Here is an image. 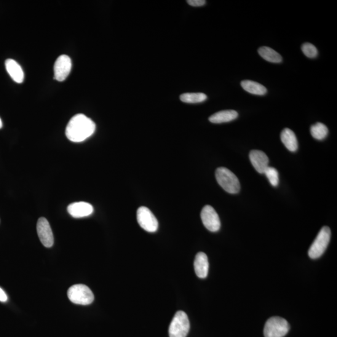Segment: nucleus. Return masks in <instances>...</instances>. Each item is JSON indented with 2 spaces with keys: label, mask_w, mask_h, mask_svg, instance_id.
Here are the masks:
<instances>
[{
  "label": "nucleus",
  "mask_w": 337,
  "mask_h": 337,
  "mask_svg": "<svg viewBox=\"0 0 337 337\" xmlns=\"http://www.w3.org/2000/svg\"><path fill=\"white\" fill-rule=\"evenodd\" d=\"M96 124L92 119L82 114L75 115L66 128V136L74 143L84 141L95 133Z\"/></svg>",
  "instance_id": "1"
},
{
  "label": "nucleus",
  "mask_w": 337,
  "mask_h": 337,
  "mask_svg": "<svg viewBox=\"0 0 337 337\" xmlns=\"http://www.w3.org/2000/svg\"><path fill=\"white\" fill-rule=\"evenodd\" d=\"M216 180L223 189L230 194H237L240 191L239 179L232 171L226 167H219L216 171Z\"/></svg>",
  "instance_id": "2"
},
{
  "label": "nucleus",
  "mask_w": 337,
  "mask_h": 337,
  "mask_svg": "<svg viewBox=\"0 0 337 337\" xmlns=\"http://www.w3.org/2000/svg\"><path fill=\"white\" fill-rule=\"evenodd\" d=\"M331 231L328 227H323L309 250V256L312 259L320 258L325 252L330 242Z\"/></svg>",
  "instance_id": "3"
},
{
  "label": "nucleus",
  "mask_w": 337,
  "mask_h": 337,
  "mask_svg": "<svg viewBox=\"0 0 337 337\" xmlns=\"http://www.w3.org/2000/svg\"><path fill=\"white\" fill-rule=\"evenodd\" d=\"M290 330V325L287 320L279 317L270 318L265 325V337H283Z\"/></svg>",
  "instance_id": "4"
},
{
  "label": "nucleus",
  "mask_w": 337,
  "mask_h": 337,
  "mask_svg": "<svg viewBox=\"0 0 337 337\" xmlns=\"http://www.w3.org/2000/svg\"><path fill=\"white\" fill-rule=\"evenodd\" d=\"M68 297L73 303L82 306H88L92 304L95 299L93 291L83 284L72 286L68 289Z\"/></svg>",
  "instance_id": "5"
},
{
  "label": "nucleus",
  "mask_w": 337,
  "mask_h": 337,
  "mask_svg": "<svg viewBox=\"0 0 337 337\" xmlns=\"http://www.w3.org/2000/svg\"><path fill=\"white\" fill-rule=\"evenodd\" d=\"M190 330V322L185 312L178 311L173 318L168 335L170 337H186Z\"/></svg>",
  "instance_id": "6"
},
{
  "label": "nucleus",
  "mask_w": 337,
  "mask_h": 337,
  "mask_svg": "<svg viewBox=\"0 0 337 337\" xmlns=\"http://www.w3.org/2000/svg\"><path fill=\"white\" fill-rule=\"evenodd\" d=\"M137 220L141 228L147 232H155L158 229V221L148 207L142 206L138 208Z\"/></svg>",
  "instance_id": "7"
},
{
  "label": "nucleus",
  "mask_w": 337,
  "mask_h": 337,
  "mask_svg": "<svg viewBox=\"0 0 337 337\" xmlns=\"http://www.w3.org/2000/svg\"><path fill=\"white\" fill-rule=\"evenodd\" d=\"M200 218L203 224L208 231L216 232L220 229V219L212 206L208 205L204 206L200 213Z\"/></svg>",
  "instance_id": "8"
},
{
  "label": "nucleus",
  "mask_w": 337,
  "mask_h": 337,
  "mask_svg": "<svg viewBox=\"0 0 337 337\" xmlns=\"http://www.w3.org/2000/svg\"><path fill=\"white\" fill-rule=\"evenodd\" d=\"M36 229L42 244L48 248L52 247L54 243V237L47 219L45 218H39L37 221Z\"/></svg>",
  "instance_id": "9"
},
{
  "label": "nucleus",
  "mask_w": 337,
  "mask_h": 337,
  "mask_svg": "<svg viewBox=\"0 0 337 337\" xmlns=\"http://www.w3.org/2000/svg\"><path fill=\"white\" fill-rule=\"evenodd\" d=\"M72 68L71 58L67 55L59 56L54 65V77L58 81H63L70 73Z\"/></svg>",
  "instance_id": "10"
},
{
  "label": "nucleus",
  "mask_w": 337,
  "mask_h": 337,
  "mask_svg": "<svg viewBox=\"0 0 337 337\" xmlns=\"http://www.w3.org/2000/svg\"><path fill=\"white\" fill-rule=\"evenodd\" d=\"M68 211L69 215L73 218H82L92 215L94 208L93 205L89 203L77 202L69 205Z\"/></svg>",
  "instance_id": "11"
},
{
  "label": "nucleus",
  "mask_w": 337,
  "mask_h": 337,
  "mask_svg": "<svg viewBox=\"0 0 337 337\" xmlns=\"http://www.w3.org/2000/svg\"><path fill=\"white\" fill-rule=\"evenodd\" d=\"M251 163L259 173L264 174L269 167V160L266 153L259 150H252L249 154Z\"/></svg>",
  "instance_id": "12"
},
{
  "label": "nucleus",
  "mask_w": 337,
  "mask_h": 337,
  "mask_svg": "<svg viewBox=\"0 0 337 337\" xmlns=\"http://www.w3.org/2000/svg\"><path fill=\"white\" fill-rule=\"evenodd\" d=\"M194 270L197 276L200 279H205L207 277L208 272V264L207 256L204 252H199L197 254L194 261Z\"/></svg>",
  "instance_id": "13"
},
{
  "label": "nucleus",
  "mask_w": 337,
  "mask_h": 337,
  "mask_svg": "<svg viewBox=\"0 0 337 337\" xmlns=\"http://www.w3.org/2000/svg\"><path fill=\"white\" fill-rule=\"evenodd\" d=\"M5 66L8 73L13 79V81L17 83H21L24 81V72L22 68L17 61L13 59H8L5 61Z\"/></svg>",
  "instance_id": "14"
},
{
  "label": "nucleus",
  "mask_w": 337,
  "mask_h": 337,
  "mask_svg": "<svg viewBox=\"0 0 337 337\" xmlns=\"http://www.w3.org/2000/svg\"><path fill=\"white\" fill-rule=\"evenodd\" d=\"M281 141L288 150L296 152L298 149V141L295 133L288 128H285L280 135Z\"/></svg>",
  "instance_id": "15"
},
{
  "label": "nucleus",
  "mask_w": 337,
  "mask_h": 337,
  "mask_svg": "<svg viewBox=\"0 0 337 337\" xmlns=\"http://www.w3.org/2000/svg\"><path fill=\"white\" fill-rule=\"evenodd\" d=\"M238 112L234 110L221 111L214 114L209 117L208 120L215 124H221V123L228 122L233 121L237 118Z\"/></svg>",
  "instance_id": "16"
},
{
  "label": "nucleus",
  "mask_w": 337,
  "mask_h": 337,
  "mask_svg": "<svg viewBox=\"0 0 337 337\" xmlns=\"http://www.w3.org/2000/svg\"><path fill=\"white\" fill-rule=\"evenodd\" d=\"M241 87L246 92L255 95L263 96L267 92L266 88L259 82L250 80H245L241 82Z\"/></svg>",
  "instance_id": "17"
},
{
  "label": "nucleus",
  "mask_w": 337,
  "mask_h": 337,
  "mask_svg": "<svg viewBox=\"0 0 337 337\" xmlns=\"http://www.w3.org/2000/svg\"><path fill=\"white\" fill-rule=\"evenodd\" d=\"M259 55L265 60L270 63H279L282 61V57L279 53L275 52L271 48L262 47L258 50Z\"/></svg>",
  "instance_id": "18"
},
{
  "label": "nucleus",
  "mask_w": 337,
  "mask_h": 337,
  "mask_svg": "<svg viewBox=\"0 0 337 337\" xmlns=\"http://www.w3.org/2000/svg\"><path fill=\"white\" fill-rule=\"evenodd\" d=\"M207 96L204 93H184L180 96V100L183 103L195 104L204 102L207 100Z\"/></svg>",
  "instance_id": "19"
},
{
  "label": "nucleus",
  "mask_w": 337,
  "mask_h": 337,
  "mask_svg": "<svg viewBox=\"0 0 337 337\" xmlns=\"http://www.w3.org/2000/svg\"><path fill=\"white\" fill-rule=\"evenodd\" d=\"M310 133L312 137L317 140H323L327 137L328 130L327 127L323 123L317 122L312 125L310 128Z\"/></svg>",
  "instance_id": "20"
},
{
  "label": "nucleus",
  "mask_w": 337,
  "mask_h": 337,
  "mask_svg": "<svg viewBox=\"0 0 337 337\" xmlns=\"http://www.w3.org/2000/svg\"><path fill=\"white\" fill-rule=\"evenodd\" d=\"M265 175L268 179L270 183L274 187H276L279 183V173L276 168L272 167H268L265 171Z\"/></svg>",
  "instance_id": "21"
},
{
  "label": "nucleus",
  "mask_w": 337,
  "mask_h": 337,
  "mask_svg": "<svg viewBox=\"0 0 337 337\" xmlns=\"http://www.w3.org/2000/svg\"><path fill=\"white\" fill-rule=\"evenodd\" d=\"M302 52L309 58H316L318 55V50L314 45L310 43H306L302 46Z\"/></svg>",
  "instance_id": "22"
},
{
  "label": "nucleus",
  "mask_w": 337,
  "mask_h": 337,
  "mask_svg": "<svg viewBox=\"0 0 337 337\" xmlns=\"http://www.w3.org/2000/svg\"><path fill=\"white\" fill-rule=\"evenodd\" d=\"M187 3L192 7H199L204 6L206 2L205 0H188Z\"/></svg>",
  "instance_id": "23"
},
{
  "label": "nucleus",
  "mask_w": 337,
  "mask_h": 337,
  "mask_svg": "<svg viewBox=\"0 0 337 337\" xmlns=\"http://www.w3.org/2000/svg\"><path fill=\"white\" fill-rule=\"evenodd\" d=\"M7 300L8 297L6 293L5 292V291L2 288H0V301L5 302L7 301Z\"/></svg>",
  "instance_id": "24"
},
{
  "label": "nucleus",
  "mask_w": 337,
  "mask_h": 337,
  "mask_svg": "<svg viewBox=\"0 0 337 337\" xmlns=\"http://www.w3.org/2000/svg\"><path fill=\"white\" fill-rule=\"evenodd\" d=\"M2 127H3L2 121L1 118H0V129H1V128H2Z\"/></svg>",
  "instance_id": "25"
}]
</instances>
